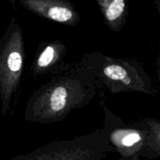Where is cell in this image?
<instances>
[{
    "mask_svg": "<svg viewBox=\"0 0 160 160\" xmlns=\"http://www.w3.org/2000/svg\"><path fill=\"white\" fill-rule=\"evenodd\" d=\"M96 80L80 65L55 75L30 97L26 121L52 123L62 121L72 111L88 105L96 95Z\"/></svg>",
    "mask_w": 160,
    "mask_h": 160,
    "instance_id": "obj_1",
    "label": "cell"
},
{
    "mask_svg": "<svg viewBox=\"0 0 160 160\" xmlns=\"http://www.w3.org/2000/svg\"><path fill=\"white\" fill-rule=\"evenodd\" d=\"M79 65L113 94L141 92L156 95L152 80L137 59L114 58L98 52L83 56Z\"/></svg>",
    "mask_w": 160,
    "mask_h": 160,
    "instance_id": "obj_2",
    "label": "cell"
},
{
    "mask_svg": "<svg viewBox=\"0 0 160 160\" xmlns=\"http://www.w3.org/2000/svg\"><path fill=\"white\" fill-rule=\"evenodd\" d=\"M25 60L23 30L12 17L0 39V100L2 114L6 115L18 92Z\"/></svg>",
    "mask_w": 160,
    "mask_h": 160,
    "instance_id": "obj_3",
    "label": "cell"
},
{
    "mask_svg": "<svg viewBox=\"0 0 160 160\" xmlns=\"http://www.w3.org/2000/svg\"><path fill=\"white\" fill-rule=\"evenodd\" d=\"M109 152H115L104 129L73 140L55 141L12 160H99Z\"/></svg>",
    "mask_w": 160,
    "mask_h": 160,
    "instance_id": "obj_4",
    "label": "cell"
},
{
    "mask_svg": "<svg viewBox=\"0 0 160 160\" xmlns=\"http://www.w3.org/2000/svg\"><path fill=\"white\" fill-rule=\"evenodd\" d=\"M105 113L104 129L111 146L120 155V159L138 160L142 157L146 143L148 130L142 120L127 125L107 107Z\"/></svg>",
    "mask_w": 160,
    "mask_h": 160,
    "instance_id": "obj_5",
    "label": "cell"
},
{
    "mask_svg": "<svg viewBox=\"0 0 160 160\" xmlns=\"http://www.w3.org/2000/svg\"><path fill=\"white\" fill-rule=\"evenodd\" d=\"M67 47L59 40L46 41L40 44L35 53L31 73L34 77L56 75L70 68L64 62Z\"/></svg>",
    "mask_w": 160,
    "mask_h": 160,
    "instance_id": "obj_6",
    "label": "cell"
},
{
    "mask_svg": "<svg viewBox=\"0 0 160 160\" xmlns=\"http://www.w3.org/2000/svg\"><path fill=\"white\" fill-rule=\"evenodd\" d=\"M19 3L29 12L60 24L75 26L81 20L68 0H19Z\"/></svg>",
    "mask_w": 160,
    "mask_h": 160,
    "instance_id": "obj_7",
    "label": "cell"
},
{
    "mask_svg": "<svg viewBox=\"0 0 160 160\" xmlns=\"http://www.w3.org/2000/svg\"><path fill=\"white\" fill-rule=\"evenodd\" d=\"M105 23L113 31H120L127 23L128 0H96Z\"/></svg>",
    "mask_w": 160,
    "mask_h": 160,
    "instance_id": "obj_8",
    "label": "cell"
},
{
    "mask_svg": "<svg viewBox=\"0 0 160 160\" xmlns=\"http://www.w3.org/2000/svg\"><path fill=\"white\" fill-rule=\"evenodd\" d=\"M142 120L148 130L142 157L149 159L160 158V120L153 117H145Z\"/></svg>",
    "mask_w": 160,
    "mask_h": 160,
    "instance_id": "obj_9",
    "label": "cell"
},
{
    "mask_svg": "<svg viewBox=\"0 0 160 160\" xmlns=\"http://www.w3.org/2000/svg\"><path fill=\"white\" fill-rule=\"evenodd\" d=\"M156 76L160 84V55L156 59Z\"/></svg>",
    "mask_w": 160,
    "mask_h": 160,
    "instance_id": "obj_10",
    "label": "cell"
},
{
    "mask_svg": "<svg viewBox=\"0 0 160 160\" xmlns=\"http://www.w3.org/2000/svg\"><path fill=\"white\" fill-rule=\"evenodd\" d=\"M154 2L156 8V10H157L158 13L160 16V0H154Z\"/></svg>",
    "mask_w": 160,
    "mask_h": 160,
    "instance_id": "obj_11",
    "label": "cell"
}]
</instances>
